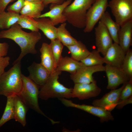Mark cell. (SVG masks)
Returning a JSON list of instances; mask_svg holds the SVG:
<instances>
[{
    "label": "cell",
    "instance_id": "cell-6",
    "mask_svg": "<svg viewBox=\"0 0 132 132\" xmlns=\"http://www.w3.org/2000/svg\"><path fill=\"white\" fill-rule=\"evenodd\" d=\"M108 7L120 26L132 20V0H111Z\"/></svg>",
    "mask_w": 132,
    "mask_h": 132
},
{
    "label": "cell",
    "instance_id": "cell-28",
    "mask_svg": "<svg viewBox=\"0 0 132 132\" xmlns=\"http://www.w3.org/2000/svg\"><path fill=\"white\" fill-rule=\"evenodd\" d=\"M97 50H93L81 62L85 66H94L103 65L105 64L103 57H102Z\"/></svg>",
    "mask_w": 132,
    "mask_h": 132
},
{
    "label": "cell",
    "instance_id": "cell-10",
    "mask_svg": "<svg viewBox=\"0 0 132 132\" xmlns=\"http://www.w3.org/2000/svg\"><path fill=\"white\" fill-rule=\"evenodd\" d=\"M105 70L108 79L107 88L112 90L117 88L121 84L126 83L130 79L121 67L106 64Z\"/></svg>",
    "mask_w": 132,
    "mask_h": 132
},
{
    "label": "cell",
    "instance_id": "cell-36",
    "mask_svg": "<svg viewBox=\"0 0 132 132\" xmlns=\"http://www.w3.org/2000/svg\"><path fill=\"white\" fill-rule=\"evenodd\" d=\"M14 0H0V12L4 11L10 2H12Z\"/></svg>",
    "mask_w": 132,
    "mask_h": 132
},
{
    "label": "cell",
    "instance_id": "cell-24",
    "mask_svg": "<svg viewBox=\"0 0 132 132\" xmlns=\"http://www.w3.org/2000/svg\"><path fill=\"white\" fill-rule=\"evenodd\" d=\"M44 7L43 2L34 3L25 1V5L20 13L21 15L37 18L41 14Z\"/></svg>",
    "mask_w": 132,
    "mask_h": 132
},
{
    "label": "cell",
    "instance_id": "cell-40",
    "mask_svg": "<svg viewBox=\"0 0 132 132\" xmlns=\"http://www.w3.org/2000/svg\"></svg>",
    "mask_w": 132,
    "mask_h": 132
},
{
    "label": "cell",
    "instance_id": "cell-14",
    "mask_svg": "<svg viewBox=\"0 0 132 132\" xmlns=\"http://www.w3.org/2000/svg\"><path fill=\"white\" fill-rule=\"evenodd\" d=\"M72 0H66L60 4H51L50 6V11L41 14L38 18H48L55 26L59 23L62 24L66 22V20L63 13L65 9L72 2Z\"/></svg>",
    "mask_w": 132,
    "mask_h": 132
},
{
    "label": "cell",
    "instance_id": "cell-26",
    "mask_svg": "<svg viewBox=\"0 0 132 132\" xmlns=\"http://www.w3.org/2000/svg\"><path fill=\"white\" fill-rule=\"evenodd\" d=\"M66 22L61 24L57 28V39L66 46L74 44L78 41L71 35L66 29Z\"/></svg>",
    "mask_w": 132,
    "mask_h": 132
},
{
    "label": "cell",
    "instance_id": "cell-9",
    "mask_svg": "<svg viewBox=\"0 0 132 132\" xmlns=\"http://www.w3.org/2000/svg\"><path fill=\"white\" fill-rule=\"evenodd\" d=\"M101 91L95 80L88 83H75L72 88L71 98H77L81 100L87 99L98 96Z\"/></svg>",
    "mask_w": 132,
    "mask_h": 132
},
{
    "label": "cell",
    "instance_id": "cell-31",
    "mask_svg": "<svg viewBox=\"0 0 132 132\" xmlns=\"http://www.w3.org/2000/svg\"><path fill=\"white\" fill-rule=\"evenodd\" d=\"M121 68L130 79H132V50L127 52Z\"/></svg>",
    "mask_w": 132,
    "mask_h": 132
},
{
    "label": "cell",
    "instance_id": "cell-15",
    "mask_svg": "<svg viewBox=\"0 0 132 132\" xmlns=\"http://www.w3.org/2000/svg\"><path fill=\"white\" fill-rule=\"evenodd\" d=\"M126 54L118 44L113 43L108 49L103 57L106 64L121 67Z\"/></svg>",
    "mask_w": 132,
    "mask_h": 132
},
{
    "label": "cell",
    "instance_id": "cell-33",
    "mask_svg": "<svg viewBox=\"0 0 132 132\" xmlns=\"http://www.w3.org/2000/svg\"><path fill=\"white\" fill-rule=\"evenodd\" d=\"M24 0H18L13 4L10 5L7 9L8 11L19 14L25 5Z\"/></svg>",
    "mask_w": 132,
    "mask_h": 132
},
{
    "label": "cell",
    "instance_id": "cell-32",
    "mask_svg": "<svg viewBox=\"0 0 132 132\" xmlns=\"http://www.w3.org/2000/svg\"><path fill=\"white\" fill-rule=\"evenodd\" d=\"M132 97V79H131L125 84L121 93L118 104Z\"/></svg>",
    "mask_w": 132,
    "mask_h": 132
},
{
    "label": "cell",
    "instance_id": "cell-21",
    "mask_svg": "<svg viewBox=\"0 0 132 132\" xmlns=\"http://www.w3.org/2000/svg\"><path fill=\"white\" fill-rule=\"evenodd\" d=\"M84 65L81 62L75 60L71 57H62L55 70L61 72L66 71L73 74Z\"/></svg>",
    "mask_w": 132,
    "mask_h": 132
},
{
    "label": "cell",
    "instance_id": "cell-1",
    "mask_svg": "<svg viewBox=\"0 0 132 132\" xmlns=\"http://www.w3.org/2000/svg\"><path fill=\"white\" fill-rule=\"evenodd\" d=\"M41 38L38 32H25L17 23L9 29L0 31V38H7L13 41L20 47L21 52L18 57L13 64L21 61L22 59L28 54H35L37 53L35 48L36 44Z\"/></svg>",
    "mask_w": 132,
    "mask_h": 132
},
{
    "label": "cell",
    "instance_id": "cell-29",
    "mask_svg": "<svg viewBox=\"0 0 132 132\" xmlns=\"http://www.w3.org/2000/svg\"><path fill=\"white\" fill-rule=\"evenodd\" d=\"M17 23L22 28L28 29L32 31H39L37 21L35 19L27 16L20 15Z\"/></svg>",
    "mask_w": 132,
    "mask_h": 132
},
{
    "label": "cell",
    "instance_id": "cell-17",
    "mask_svg": "<svg viewBox=\"0 0 132 132\" xmlns=\"http://www.w3.org/2000/svg\"><path fill=\"white\" fill-rule=\"evenodd\" d=\"M118 38L119 44L126 53L132 44V20L120 26Z\"/></svg>",
    "mask_w": 132,
    "mask_h": 132
},
{
    "label": "cell",
    "instance_id": "cell-11",
    "mask_svg": "<svg viewBox=\"0 0 132 132\" xmlns=\"http://www.w3.org/2000/svg\"><path fill=\"white\" fill-rule=\"evenodd\" d=\"M103 65L94 66L83 65L75 73L71 74L70 78L75 83H90L94 81L93 74L94 73L105 71Z\"/></svg>",
    "mask_w": 132,
    "mask_h": 132
},
{
    "label": "cell",
    "instance_id": "cell-37",
    "mask_svg": "<svg viewBox=\"0 0 132 132\" xmlns=\"http://www.w3.org/2000/svg\"><path fill=\"white\" fill-rule=\"evenodd\" d=\"M132 103V97L129 99L122 101L118 104L116 107L118 109H121L125 105Z\"/></svg>",
    "mask_w": 132,
    "mask_h": 132
},
{
    "label": "cell",
    "instance_id": "cell-18",
    "mask_svg": "<svg viewBox=\"0 0 132 132\" xmlns=\"http://www.w3.org/2000/svg\"><path fill=\"white\" fill-rule=\"evenodd\" d=\"M41 53L40 63L51 74L55 70L54 56L49 44L43 43L40 50Z\"/></svg>",
    "mask_w": 132,
    "mask_h": 132
},
{
    "label": "cell",
    "instance_id": "cell-3",
    "mask_svg": "<svg viewBox=\"0 0 132 132\" xmlns=\"http://www.w3.org/2000/svg\"><path fill=\"white\" fill-rule=\"evenodd\" d=\"M96 0H74L64 9L63 14L67 21L73 26L84 28L89 9Z\"/></svg>",
    "mask_w": 132,
    "mask_h": 132
},
{
    "label": "cell",
    "instance_id": "cell-20",
    "mask_svg": "<svg viewBox=\"0 0 132 132\" xmlns=\"http://www.w3.org/2000/svg\"><path fill=\"white\" fill-rule=\"evenodd\" d=\"M14 105V119L15 121L25 127L26 124V115L29 108L18 95H15Z\"/></svg>",
    "mask_w": 132,
    "mask_h": 132
},
{
    "label": "cell",
    "instance_id": "cell-5",
    "mask_svg": "<svg viewBox=\"0 0 132 132\" xmlns=\"http://www.w3.org/2000/svg\"><path fill=\"white\" fill-rule=\"evenodd\" d=\"M22 87L18 95L29 108L48 118L53 124H55L56 121L47 117L40 108L38 101L39 86L22 74Z\"/></svg>",
    "mask_w": 132,
    "mask_h": 132
},
{
    "label": "cell",
    "instance_id": "cell-27",
    "mask_svg": "<svg viewBox=\"0 0 132 132\" xmlns=\"http://www.w3.org/2000/svg\"><path fill=\"white\" fill-rule=\"evenodd\" d=\"M15 95L8 96L3 113L0 120V128L8 121L14 119V101Z\"/></svg>",
    "mask_w": 132,
    "mask_h": 132
},
{
    "label": "cell",
    "instance_id": "cell-8",
    "mask_svg": "<svg viewBox=\"0 0 132 132\" xmlns=\"http://www.w3.org/2000/svg\"><path fill=\"white\" fill-rule=\"evenodd\" d=\"M59 99L64 105L67 107L75 108L98 117L99 118L101 123L114 120V117L110 111L99 107L93 105L76 104L65 98H60Z\"/></svg>",
    "mask_w": 132,
    "mask_h": 132
},
{
    "label": "cell",
    "instance_id": "cell-12",
    "mask_svg": "<svg viewBox=\"0 0 132 132\" xmlns=\"http://www.w3.org/2000/svg\"><path fill=\"white\" fill-rule=\"evenodd\" d=\"M95 30L97 50L104 56L113 43V40L105 26L100 21Z\"/></svg>",
    "mask_w": 132,
    "mask_h": 132
},
{
    "label": "cell",
    "instance_id": "cell-25",
    "mask_svg": "<svg viewBox=\"0 0 132 132\" xmlns=\"http://www.w3.org/2000/svg\"><path fill=\"white\" fill-rule=\"evenodd\" d=\"M20 15L5 11L0 13V29H8L12 25L17 23Z\"/></svg>",
    "mask_w": 132,
    "mask_h": 132
},
{
    "label": "cell",
    "instance_id": "cell-19",
    "mask_svg": "<svg viewBox=\"0 0 132 132\" xmlns=\"http://www.w3.org/2000/svg\"><path fill=\"white\" fill-rule=\"evenodd\" d=\"M35 19L37 22L39 30H41L48 38L51 41L57 39V28L49 18L42 17Z\"/></svg>",
    "mask_w": 132,
    "mask_h": 132
},
{
    "label": "cell",
    "instance_id": "cell-22",
    "mask_svg": "<svg viewBox=\"0 0 132 132\" xmlns=\"http://www.w3.org/2000/svg\"><path fill=\"white\" fill-rule=\"evenodd\" d=\"M99 21L106 27L114 43L119 44L118 33L120 26L113 20L110 13L107 11L105 12Z\"/></svg>",
    "mask_w": 132,
    "mask_h": 132
},
{
    "label": "cell",
    "instance_id": "cell-2",
    "mask_svg": "<svg viewBox=\"0 0 132 132\" xmlns=\"http://www.w3.org/2000/svg\"><path fill=\"white\" fill-rule=\"evenodd\" d=\"M13 66L5 72L0 77V96L6 97L18 95L22 87L21 61L13 64Z\"/></svg>",
    "mask_w": 132,
    "mask_h": 132
},
{
    "label": "cell",
    "instance_id": "cell-13",
    "mask_svg": "<svg viewBox=\"0 0 132 132\" xmlns=\"http://www.w3.org/2000/svg\"><path fill=\"white\" fill-rule=\"evenodd\" d=\"M125 84H123L119 88L111 90L101 98L94 100L92 102L93 105L111 112L116 107L121 93Z\"/></svg>",
    "mask_w": 132,
    "mask_h": 132
},
{
    "label": "cell",
    "instance_id": "cell-35",
    "mask_svg": "<svg viewBox=\"0 0 132 132\" xmlns=\"http://www.w3.org/2000/svg\"><path fill=\"white\" fill-rule=\"evenodd\" d=\"M9 47V44L7 43H0V57L7 55Z\"/></svg>",
    "mask_w": 132,
    "mask_h": 132
},
{
    "label": "cell",
    "instance_id": "cell-38",
    "mask_svg": "<svg viewBox=\"0 0 132 132\" xmlns=\"http://www.w3.org/2000/svg\"><path fill=\"white\" fill-rule=\"evenodd\" d=\"M66 0H43V3L45 6L50 3L61 4Z\"/></svg>",
    "mask_w": 132,
    "mask_h": 132
},
{
    "label": "cell",
    "instance_id": "cell-7",
    "mask_svg": "<svg viewBox=\"0 0 132 132\" xmlns=\"http://www.w3.org/2000/svg\"><path fill=\"white\" fill-rule=\"evenodd\" d=\"M108 0H96L88 10L84 31L89 33L92 31L105 12L108 5Z\"/></svg>",
    "mask_w": 132,
    "mask_h": 132
},
{
    "label": "cell",
    "instance_id": "cell-23",
    "mask_svg": "<svg viewBox=\"0 0 132 132\" xmlns=\"http://www.w3.org/2000/svg\"><path fill=\"white\" fill-rule=\"evenodd\" d=\"M66 47L70 53L71 57L77 61H80L84 59L90 52L85 45L80 41Z\"/></svg>",
    "mask_w": 132,
    "mask_h": 132
},
{
    "label": "cell",
    "instance_id": "cell-34",
    "mask_svg": "<svg viewBox=\"0 0 132 132\" xmlns=\"http://www.w3.org/2000/svg\"><path fill=\"white\" fill-rule=\"evenodd\" d=\"M10 59L9 56L0 57V77L5 72V68L9 65Z\"/></svg>",
    "mask_w": 132,
    "mask_h": 132
},
{
    "label": "cell",
    "instance_id": "cell-4",
    "mask_svg": "<svg viewBox=\"0 0 132 132\" xmlns=\"http://www.w3.org/2000/svg\"><path fill=\"white\" fill-rule=\"evenodd\" d=\"M61 72L55 70L46 83L41 86L39 98L44 100L50 98H71L72 88L65 87L58 80Z\"/></svg>",
    "mask_w": 132,
    "mask_h": 132
},
{
    "label": "cell",
    "instance_id": "cell-39",
    "mask_svg": "<svg viewBox=\"0 0 132 132\" xmlns=\"http://www.w3.org/2000/svg\"><path fill=\"white\" fill-rule=\"evenodd\" d=\"M25 1L34 3L43 2V0H24Z\"/></svg>",
    "mask_w": 132,
    "mask_h": 132
},
{
    "label": "cell",
    "instance_id": "cell-16",
    "mask_svg": "<svg viewBox=\"0 0 132 132\" xmlns=\"http://www.w3.org/2000/svg\"><path fill=\"white\" fill-rule=\"evenodd\" d=\"M29 73L28 77L38 86L44 85L46 82L50 73L40 63H33L27 68Z\"/></svg>",
    "mask_w": 132,
    "mask_h": 132
},
{
    "label": "cell",
    "instance_id": "cell-30",
    "mask_svg": "<svg viewBox=\"0 0 132 132\" xmlns=\"http://www.w3.org/2000/svg\"><path fill=\"white\" fill-rule=\"evenodd\" d=\"M51 41L49 44L54 58L55 69L59 61L62 57V53L63 45L58 39Z\"/></svg>",
    "mask_w": 132,
    "mask_h": 132
}]
</instances>
